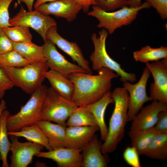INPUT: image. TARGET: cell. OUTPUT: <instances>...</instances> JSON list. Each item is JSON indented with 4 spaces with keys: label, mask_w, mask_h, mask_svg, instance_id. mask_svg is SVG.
<instances>
[{
    "label": "cell",
    "mask_w": 167,
    "mask_h": 167,
    "mask_svg": "<svg viewBox=\"0 0 167 167\" xmlns=\"http://www.w3.org/2000/svg\"><path fill=\"white\" fill-rule=\"evenodd\" d=\"M97 71L96 75L77 72L68 76L74 85L71 101L77 106H86L99 101L110 91L112 80L119 76L107 68H102Z\"/></svg>",
    "instance_id": "obj_1"
},
{
    "label": "cell",
    "mask_w": 167,
    "mask_h": 167,
    "mask_svg": "<svg viewBox=\"0 0 167 167\" xmlns=\"http://www.w3.org/2000/svg\"><path fill=\"white\" fill-rule=\"evenodd\" d=\"M114 104V109L110 119L108 132L101 151L104 154L113 152L125 135V126L128 122L129 95L123 87L115 88L111 92Z\"/></svg>",
    "instance_id": "obj_2"
},
{
    "label": "cell",
    "mask_w": 167,
    "mask_h": 167,
    "mask_svg": "<svg viewBox=\"0 0 167 167\" xmlns=\"http://www.w3.org/2000/svg\"><path fill=\"white\" fill-rule=\"evenodd\" d=\"M47 88L42 84L31 94L30 99L18 113L10 114L6 120L8 131H19L24 127L36 124L40 120L42 106Z\"/></svg>",
    "instance_id": "obj_3"
},
{
    "label": "cell",
    "mask_w": 167,
    "mask_h": 167,
    "mask_svg": "<svg viewBox=\"0 0 167 167\" xmlns=\"http://www.w3.org/2000/svg\"><path fill=\"white\" fill-rule=\"evenodd\" d=\"M46 62L30 63L24 66L3 68L14 86L31 94L42 85L49 70Z\"/></svg>",
    "instance_id": "obj_4"
},
{
    "label": "cell",
    "mask_w": 167,
    "mask_h": 167,
    "mask_svg": "<svg viewBox=\"0 0 167 167\" xmlns=\"http://www.w3.org/2000/svg\"><path fill=\"white\" fill-rule=\"evenodd\" d=\"M150 7L145 1L139 7L126 6L115 11L107 12L94 5L92 11L88 12V15L98 19L97 27L103 28L107 30L108 34H112L117 28L131 24L136 19L140 10Z\"/></svg>",
    "instance_id": "obj_5"
},
{
    "label": "cell",
    "mask_w": 167,
    "mask_h": 167,
    "mask_svg": "<svg viewBox=\"0 0 167 167\" xmlns=\"http://www.w3.org/2000/svg\"><path fill=\"white\" fill-rule=\"evenodd\" d=\"M108 35L107 30L103 28L99 32L98 35L93 33L91 36L94 47L90 57L92 63V69L97 71L102 68H107L115 72L120 76V80L123 82H135L136 80V75L126 72L119 63L108 54L106 48V41Z\"/></svg>",
    "instance_id": "obj_6"
},
{
    "label": "cell",
    "mask_w": 167,
    "mask_h": 167,
    "mask_svg": "<svg viewBox=\"0 0 167 167\" xmlns=\"http://www.w3.org/2000/svg\"><path fill=\"white\" fill-rule=\"evenodd\" d=\"M78 107L71 101L60 95L52 87H49L43 102L40 120L53 121L66 126L69 117Z\"/></svg>",
    "instance_id": "obj_7"
},
{
    "label": "cell",
    "mask_w": 167,
    "mask_h": 167,
    "mask_svg": "<svg viewBox=\"0 0 167 167\" xmlns=\"http://www.w3.org/2000/svg\"><path fill=\"white\" fill-rule=\"evenodd\" d=\"M9 23L11 27L23 26L32 28L41 36L44 41L47 39L46 33L49 28L57 25L55 20L48 15L35 9L27 11L22 6L19 12L10 19Z\"/></svg>",
    "instance_id": "obj_8"
},
{
    "label": "cell",
    "mask_w": 167,
    "mask_h": 167,
    "mask_svg": "<svg viewBox=\"0 0 167 167\" xmlns=\"http://www.w3.org/2000/svg\"><path fill=\"white\" fill-rule=\"evenodd\" d=\"M150 74L149 70L146 66L137 83L133 84L128 81L123 82V87L127 91L129 95L127 111L128 122L132 121L145 103L152 101L146 92L147 84Z\"/></svg>",
    "instance_id": "obj_9"
},
{
    "label": "cell",
    "mask_w": 167,
    "mask_h": 167,
    "mask_svg": "<svg viewBox=\"0 0 167 167\" xmlns=\"http://www.w3.org/2000/svg\"><path fill=\"white\" fill-rule=\"evenodd\" d=\"M11 141L10 150V167H27L32 162L34 156L41 151L44 147L30 141L21 142L18 137L10 135Z\"/></svg>",
    "instance_id": "obj_10"
},
{
    "label": "cell",
    "mask_w": 167,
    "mask_h": 167,
    "mask_svg": "<svg viewBox=\"0 0 167 167\" xmlns=\"http://www.w3.org/2000/svg\"><path fill=\"white\" fill-rule=\"evenodd\" d=\"M42 46L46 62L50 69L58 72L67 77L70 74L74 73H88L78 65L68 61L58 52L55 45L50 41L47 39Z\"/></svg>",
    "instance_id": "obj_11"
},
{
    "label": "cell",
    "mask_w": 167,
    "mask_h": 167,
    "mask_svg": "<svg viewBox=\"0 0 167 167\" xmlns=\"http://www.w3.org/2000/svg\"><path fill=\"white\" fill-rule=\"evenodd\" d=\"M154 78L150 87L152 101L167 103V58L152 63H146Z\"/></svg>",
    "instance_id": "obj_12"
},
{
    "label": "cell",
    "mask_w": 167,
    "mask_h": 167,
    "mask_svg": "<svg viewBox=\"0 0 167 167\" xmlns=\"http://www.w3.org/2000/svg\"><path fill=\"white\" fill-rule=\"evenodd\" d=\"M46 38L69 55L73 61L85 70L90 74H92L89 62L84 57L82 50L75 42H70L60 36L57 32V25L51 27L46 33Z\"/></svg>",
    "instance_id": "obj_13"
},
{
    "label": "cell",
    "mask_w": 167,
    "mask_h": 167,
    "mask_svg": "<svg viewBox=\"0 0 167 167\" xmlns=\"http://www.w3.org/2000/svg\"><path fill=\"white\" fill-rule=\"evenodd\" d=\"M35 9L44 14L53 15L71 22L76 19L82 7L75 0H56L42 4Z\"/></svg>",
    "instance_id": "obj_14"
},
{
    "label": "cell",
    "mask_w": 167,
    "mask_h": 167,
    "mask_svg": "<svg viewBox=\"0 0 167 167\" xmlns=\"http://www.w3.org/2000/svg\"><path fill=\"white\" fill-rule=\"evenodd\" d=\"M81 149L60 148L47 152H40L35 156L55 161L59 167H82Z\"/></svg>",
    "instance_id": "obj_15"
},
{
    "label": "cell",
    "mask_w": 167,
    "mask_h": 167,
    "mask_svg": "<svg viewBox=\"0 0 167 167\" xmlns=\"http://www.w3.org/2000/svg\"><path fill=\"white\" fill-rule=\"evenodd\" d=\"M167 109V103L153 101L143 107L132 121L130 130H143L154 127L159 113Z\"/></svg>",
    "instance_id": "obj_16"
},
{
    "label": "cell",
    "mask_w": 167,
    "mask_h": 167,
    "mask_svg": "<svg viewBox=\"0 0 167 167\" xmlns=\"http://www.w3.org/2000/svg\"><path fill=\"white\" fill-rule=\"evenodd\" d=\"M99 130L98 126H67L65 147L81 149Z\"/></svg>",
    "instance_id": "obj_17"
},
{
    "label": "cell",
    "mask_w": 167,
    "mask_h": 167,
    "mask_svg": "<svg viewBox=\"0 0 167 167\" xmlns=\"http://www.w3.org/2000/svg\"><path fill=\"white\" fill-rule=\"evenodd\" d=\"M102 144L96 135L81 149L82 167H106L109 162L107 154L101 151Z\"/></svg>",
    "instance_id": "obj_18"
},
{
    "label": "cell",
    "mask_w": 167,
    "mask_h": 167,
    "mask_svg": "<svg viewBox=\"0 0 167 167\" xmlns=\"http://www.w3.org/2000/svg\"><path fill=\"white\" fill-rule=\"evenodd\" d=\"M36 124L45 133L53 149L65 147L66 126L46 120L39 121Z\"/></svg>",
    "instance_id": "obj_19"
},
{
    "label": "cell",
    "mask_w": 167,
    "mask_h": 167,
    "mask_svg": "<svg viewBox=\"0 0 167 167\" xmlns=\"http://www.w3.org/2000/svg\"><path fill=\"white\" fill-rule=\"evenodd\" d=\"M113 103L111 92L109 91L98 101L85 106L93 115L100 131L101 139L103 141L108 132V128L105 119V111L108 105Z\"/></svg>",
    "instance_id": "obj_20"
},
{
    "label": "cell",
    "mask_w": 167,
    "mask_h": 167,
    "mask_svg": "<svg viewBox=\"0 0 167 167\" xmlns=\"http://www.w3.org/2000/svg\"><path fill=\"white\" fill-rule=\"evenodd\" d=\"M51 87L65 98L71 101L74 92V85L71 80L62 74L50 69L45 74Z\"/></svg>",
    "instance_id": "obj_21"
},
{
    "label": "cell",
    "mask_w": 167,
    "mask_h": 167,
    "mask_svg": "<svg viewBox=\"0 0 167 167\" xmlns=\"http://www.w3.org/2000/svg\"><path fill=\"white\" fill-rule=\"evenodd\" d=\"M8 135L23 137L33 143L43 146L48 151L53 149L48 139L41 128L36 123L23 127L16 131H8Z\"/></svg>",
    "instance_id": "obj_22"
},
{
    "label": "cell",
    "mask_w": 167,
    "mask_h": 167,
    "mask_svg": "<svg viewBox=\"0 0 167 167\" xmlns=\"http://www.w3.org/2000/svg\"><path fill=\"white\" fill-rule=\"evenodd\" d=\"M12 42L13 50L31 63L46 62L42 45H38L32 42L20 43L12 41Z\"/></svg>",
    "instance_id": "obj_23"
},
{
    "label": "cell",
    "mask_w": 167,
    "mask_h": 167,
    "mask_svg": "<svg viewBox=\"0 0 167 167\" xmlns=\"http://www.w3.org/2000/svg\"><path fill=\"white\" fill-rule=\"evenodd\" d=\"M143 155L151 159L165 161L167 159V134H157Z\"/></svg>",
    "instance_id": "obj_24"
},
{
    "label": "cell",
    "mask_w": 167,
    "mask_h": 167,
    "mask_svg": "<svg viewBox=\"0 0 167 167\" xmlns=\"http://www.w3.org/2000/svg\"><path fill=\"white\" fill-rule=\"evenodd\" d=\"M157 133L154 126L146 130H130L128 135L131 146L136 149L139 155H143L148 145Z\"/></svg>",
    "instance_id": "obj_25"
},
{
    "label": "cell",
    "mask_w": 167,
    "mask_h": 167,
    "mask_svg": "<svg viewBox=\"0 0 167 167\" xmlns=\"http://www.w3.org/2000/svg\"><path fill=\"white\" fill-rule=\"evenodd\" d=\"M97 126L93 115L85 106H78L66 122V126Z\"/></svg>",
    "instance_id": "obj_26"
},
{
    "label": "cell",
    "mask_w": 167,
    "mask_h": 167,
    "mask_svg": "<svg viewBox=\"0 0 167 167\" xmlns=\"http://www.w3.org/2000/svg\"><path fill=\"white\" fill-rule=\"evenodd\" d=\"M133 57L136 62L147 63L167 58V47L161 46L153 48L149 45L143 47L133 53Z\"/></svg>",
    "instance_id": "obj_27"
},
{
    "label": "cell",
    "mask_w": 167,
    "mask_h": 167,
    "mask_svg": "<svg viewBox=\"0 0 167 167\" xmlns=\"http://www.w3.org/2000/svg\"><path fill=\"white\" fill-rule=\"evenodd\" d=\"M9 111L6 109L3 111L0 118V154L2 162V167H9L7 160V155L10 151L11 142L8 138L6 120L10 115Z\"/></svg>",
    "instance_id": "obj_28"
},
{
    "label": "cell",
    "mask_w": 167,
    "mask_h": 167,
    "mask_svg": "<svg viewBox=\"0 0 167 167\" xmlns=\"http://www.w3.org/2000/svg\"><path fill=\"white\" fill-rule=\"evenodd\" d=\"M12 27L2 28L12 41L20 43L32 42V36L29 28L23 26Z\"/></svg>",
    "instance_id": "obj_29"
},
{
    "label": "cell",
    "mask_w": 167,
    "mask_h": 167,
    "mask_svg": "<svg viewBox=\"0 0 167 167\" xmlns=\"http://www.w3.org/2000/svg\"><path fill=\"white\" fill-rule=\"evenodd\" d=\"M31 63L18 53L13 50L0 55V67H21Z\"/></svg>",
    "instance_id": "obj_30"
},
{
    "label": "cell",
    "mask_w": 167,
    "mask_h": 167,
    "mask_svg": "<svg viewBox=\"0 0 167 167\" xmlns=\"http://www.w3.org/2000/svg\"><path fill=\"white\" fill-rule=\"evenodd\" d=\"M128 0H97L95 6L105 11L110 12L125 6H128Z\"/></svg>",
    "instance_id": "obj_31"
},
{
    "label": "cell",
    "mask_w": 167,
    "mask_h": 167,
    "mask_svg": "<svg viewBox=\"0 0 167 167\" xmlns=\"http://www.w3.org/2000/svg\"><path fill=\"white\" fill-rule=\"evenodd\" d=\"M139 154L136 149L131 146L128 147L124 150L123 157L126 162L132 167H141Z\"/></svg>",
    "instance_id": "obj_32"
},
{
    "label": "cell",
    "mask_w": 167,
    "mask_h": 167,
    "mask_svg": "<svg viewBox=\"0 0 167 167\" xmlns=\"http://www.w3.org/2000/svg\"><path fill=\"white\" fill-rule=\"evenodd\" d=\"M13 0H0V28L11 27L8 9Z\"/></svg>",
    "instance_id": "obj_33"
},
{
    "label": "cell",
    "mask_w": 167,
    "mask_h": 167,
    "mask_svg": "<svg viewBox=\"0 0 167 167\" xmlns=\"http://www.w3.org/2000/svg\"><path fill=\"white\" fill-rule=\"evenodd\" d=\"M154 8L163 20L167 18V0H144Z\"/></svg>",
    "instance_id": "obj_34"
},
{
    "label": "cell",
    "mask_w": 167,
    "mask_h": 167,
    "mask_svg": "<svg viewBox=\"0 0 167 167\" xmlns=\"http://www.w3.org/2000/svg\"><path fill=\"white\" fill-rule=\"evenodd\" d=\"M14 87L4 70L0 67V100L3 99L6 91L11 89Z\"/></svg>",
    "instance_id": "obj_35"
},
{
    "label": "cell",
    "mask_w": 167,
    "mask_h": 167,
    "mask_svg": "<svg viewBox=\"0 0 167 167\" xmlns=\"http://www.w3.org/2000/svg\"><path fill=\"white\" fill-rule=\"evenodd\" d=\"M155 125L154 127L158 133L167 134V109L159 113Z\"/></svg>",
    "instance_id": "obj_36"
},
{
    "label": "cell",
    "mask_w": 167,
    "mask_h": 167,
    "mask_svg": "<svg viewBox=\"0 0 167 167\" xmlns=\"http://www.w3.org/2000/svg\"><path fill=\"white\" fill-rule=\"evenodd\" d=\"M13 50L11 41L0 28V55Z\"/></svg>",
    "instance_id": "obj_37"
},
{
    "label": "cell",
    "mask_w": 167,
    "mask_h": 167,
    "mask_svg": "<svg viewBox=\"0 0 167 167\" xmlns=\"http://www.w3.org/2000/svg\"><path fill=\"white\" fill-rule=\"evenodd\" d=\"M82 7V10L85 13H88L91 6H95L97 0H75Z\"/></svg>",
    "instance_id": "obj_38"
},
{
    "label": "cell",
    "mask_w": 167,
    "mask_h": 167,
    "mask_svg": "<svg viewBox=\"0 0 167 167\" xmlns=\"http://www.w3.org/2000/svg\"><path fill=\"white\" fill-rule=\"evenodd\" d=\"M142 0H129L128 2V6L130 7H137L140 6Z\"/></svg>",
    "instance_id": "obj_39"
},
{
    "label": "cell",
    "mask_w": 167,
    "mask_h": 167,
    "mask_svg": "<svg viewBox=\"0 0 167 167\" xmlns=\"http://www.w3.org/2000/svg\"><path fill=\"white\" fill-rule=\"evenodd\" d=\"M20 2L24 3L27 5L28 11H30L32 10L33 3L34 0H17Z\"/></svg>",
    "instance_id": "obj_40"
},
{
    "label": "cell",
    "mask_w": 167,
    "mask_h": 167,
    "mask_svg": "<svg viewBox=\"0 0 167 167\" xmlns=\"http://www.w3.org/2000/svg\"><path fill=\"white\" fill-rule=\"evenodd\" d=\"M6 102L4 99L1 100L0 103V118L2 113L6 109Z\"/></svg>",
    "instance_id": "obj_41"
},
{
    "label": "cell",
    "mask_w": 167,
    "mask_h": 167,
    "mask_svg": "<svg viewBox=\"0 0 167 167\" xmlns=\"http://www.w3.org/2000/svg\"><path fill=\"white\" fill-rule=\"evenodd\" d=\"M56 0H37L34 4V7L36 9L40 5L47 2H50Z\"/></svg>",
    "instance_id": "obj_42"
},
{
    "label": "cell",
    "mask_w": 167,
    "mask_h": 167,
    "mask_svg": "<svg viewBox=\"0 0 167 167\" xmlns=\"http://www.w3.org/2000/svg\"><path fill=\"white\" fill-rule=\"evenodd\" d=\"M1 161V156L0 154V161Z\"/></svg>",
    "instance_id": "obj_43"
}]
</instances>
